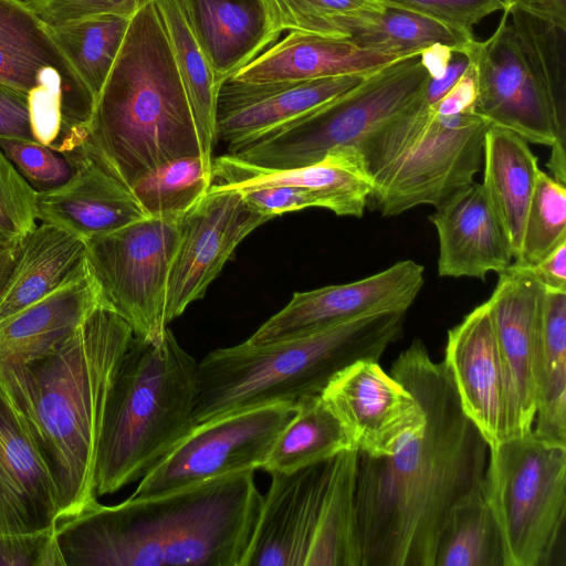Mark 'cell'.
Instances as JSON below:
<instances>
[{
	"instance_id": "obj_1",
	"label": "cell",
	"mask_w": 566,
	"mask_h": 566,
	"mask_svg": "<svg viewBox=\"0 0 566 566\" xmlns=\"http://www.w3.org/2000/svg\"><path fill=\"white\" fill-rule=\"evenodd\" d=\"M391 376L416 398L423 419L391 455L358 453L361 566H433L450 510L482 490L489 446L465 416L443 361H433L421 340L398 356Z\"/></svg>"
},
{
	"instance_id": "obj_2",
	"label": "cell",
	"mask_w": 566,
	"mask_h": 566,
	"mask_svg": "<svg viewBox=\"0 0 566 566\" xmlns=\"http://www.w3.org/2000/svg\"><path fill=\"white\" fill-rule=\"evenodd\" d=\"M263 495L254 471L60 520L64 566H242Z\"/></svg>"
},
{
	"instance_id": "obj_3",
	"label": "cell",
	"mask_w": 566,
	"mask_h": 566,
	"mask_svg": "<svg viewBox=\"0 0 566 566\" xmlns=\"http://www.w3.org/2000/svg\"><path fill=\"white\" fill-rule=\"evenodd\" d=\"M132 327L99 304L62 343L23 361L0 360V385L53 481L59 521L94 505V469L106 398Z\"/></svg>"
},
{
	"instance_id": "obj_4",
	"label": "cell",
	"mask_w": 566,
	"mask_h": 566,
	"mask_svg": "<svg viewBox=\"0 0 566 566\" xmlns=\"http://www.w3.org/2000/svg\"><path fill=\"white\" fill-rule=\"evenodd\" d=\"M80 151L129 189L163 163L201 156L188 98L153 1L130 19Z\"/></svg>"
},
{
	"instance_id": "obj_5",
	"label": "cell",
	"mask_w": 566,
	"mask_h": 566,
	"mask_svg": "<svg viewBox=\"0 0 566 566\" xmlns=\"http://www.w3.org/2000/svg\"><path fill=\"white\" fill-rule=\"evenodd\" d=\"M406 312L364 315L328 328L262 345L216 349L197 366L192 427L244 409L318 396L361 359L379 360L402 332Z\"/></svg>"
},
{
	"instance_id": "obj_6",
	"label": "cell",
	"mask_w": 566,
	"mask_h": 566,
	"mask_svg": "<svg viewBox=\"0 0 566 566\" xmlns=\"http://www.w3.org/2000/svg\"><path fill=\"white\" fill-rule=\"evenodd\" d=\"M198 363L167 328L133 336L109 388L94 469L96 496L140 480L192 428Z\"/></svg>"
},
{
	"instance_id": "obj_7",
	"label": "cell",
	"mask_w": 566,
	"mask_h": 566,
	"mask_svg": "<svg viewBox=\"0 0 566 566\" xmlns=\"http://www.w3.org/2000/svg\"><path fill=\"white\" fill-rule=\"evenodd\" d=\"M491 124L473 109L437 114L426 94L374 132L358 151L382 217L433 207L474 181Z\"/></svg>"
},
{
	"instance_id": "obj_8",
	"label": "cell",
	"mask_w": 566,
	"mask_h": 566,
	"mask_svg": "<svg viewBox=\"0 0 566 566\" xmlns=\"http://www.w3.org/2000/svg\"><path fill=\"white\" fill-rule=\"evenodd\" d=\"M358 451L272 472L242 566H361Z\"/></svg>"
},
{
	"instance_id": "obj_9",
	"label": "cell",
	"mask_w": 566,
	"mask_h": 566,
	"mask_svg": "<svg viewBox=\"0 0 566 566\" xmlns=\"http://www.w3.org/2000/svg\"><path fill=\"white\" fill-rule=\"evenodd\" d=\"M482 491L496 520L505 566H549L564 542L566 448L531 430L489 447Z\"/></svg>"
},
{
	"instance_id": "obj_10",
	"label": "cell",
	"mask_w": 566,
	"mask_h": 566,
	"mask_svg": "<svg viewBox=\"0 0 566 566\" xmlns=\"http://www.w3.org/2000/svg\"><path fill=\"white\" fill-rule=\"evenodd\" d=\"M429 82L420 53L401 57L230 155L259 167L286 169L313 165L336 148H358L371 132L420 99Z\"/></svg>"
},
{
	"instance_id": "obj_11",
	"label": "cell",
	"mask_w": 566,
	"mask_h": 566,
	"mask_svg": "<svg viewBox=\"0 0 566 566\" xmlns=\"http://www.w3.org/2000/svg\"><path fill=\"white\" fill-rule=\"evenodd\" d=\"M0 83L29 96L38 142L69 156L81 148L95 97L24 0H0Z\"/></svg>"
},
{
	"instance_id": "obj_12",
	"label": "cell",
	"mask_w": 566,
	"mask_h": 566,
	"mask_svg": "<svg viewBox=\"0 0 566 566\" xmlns=\"http://www.w3.org/2000/svg\"><path fill=\"white\" fill-rule=\"evenodd\" d=\"M181 217L146 216L86 240L85 256L105 303L150 343H160L168 328L167 280Z\"/></svg>"
},
{
	"instance_id": "obj_13",
	"label": "cell",
	"mask_w": 566,
	"mask_h": 566,
	"mask_svg": "<svg viewBox=\"0 0 566 566\" xmlns=\"http://www.w3.org/2000/svg\"><path fill=\"white\" fill-rule=\"evenodd\" d=\"M295 412V402H275L193 426L140 479L130 497H153L231 473L262 469Z\"/></svg>"
},
{
	"instance_id": "obj_14",
	"label": "cell",
	"mask_w": 566,
	"mask_h": 566,
	"mask_svg": "<svg viewBox=\"0 0 566 566\" xmlns=\"http://www.w3.org/2000/svg\"><path fill=\"white\" fill-rule=\"evenodd\" d=\"M271 219L253 208L240 190L211 184L180 220L167 280V324L203 297L239 243Z\"/></svg>"
},
{
	"instance_id": "obj_15",
	"label": "cell",
	"mask_w": 566,
	"mask_h": 566,
	"mask_svg": "<svg viewBox=\"0 0 566 566\" xmlns=\"http://www.w3.org/2000/svg\"><path fill=\"white\" fill-rule=\"evenodd\" d=\"M424 283V268L412 260L355 282L296 292L245 343L262 345L308 335L375 313L407 312Z\"/></svg>"
},
{
	"instance_id": "obj_16",
	"label": "cell",
	"mask_w": 566,
	"mask_h": 566,
	"mask_svg": "<svg viewBox=\"0 0 566 566\" xmlns=\"http://www.w3.org/2000/svg\"><path fill=\"white\" fill-rule=\"evenodd\" d=\"M507 9L502 11L490 38L472 41L462 52L474 70L473 109L491 125L506 128L527 143L552 147L555 142L553 116L520 52Z\"/></svg>"
},
{
	"instance_id": "obj_17",
	"label": "cell",
	"mask_w": 566,
	"mask_h": 566,
	"mask_svg": "<svg viewBox=\"0 0 566 566\" xmlns=\"http://www.w3.org/2000/svg\"><path fill=\"white\" fill-rule=\"evenodd\" d=\"M543 295L531 268L513 262L488 300L507 387L509 438L528 433L535 419Z\"/></svg>"
},
{
	"instance_id": "obj_18",
	"label": "cell",
	"mask_w": 566,
	"mask_h": 566,
	"mask_svg": "<svg viewBox=\"0 0 566 566\" xmlns=\"http://www.w3.org/2000/svg\"><path fill=\"white\" fill-rule=\"evenodd\" d=\"M321 397L346 428L354 448L373 458L391 455L423 419L412 394L377 360L361 359L337 373Z\"/></svg>"
},
{
	"instance_id": "obj_19",
	"label": "cell",
	"mask_w": 566,
	"mask_h": 566,
	"mask_svg": "<svg viewBox=\"0 0 566 566\" xmlns=\"http://www.w3.org/2000/svg\"><path fill=\"white\" fill-rule=\"evenodd\" d=\"M371 73L260 83L228 77L217 97V139L228 144V154L234 153L350 91Z\"/></svg>"
},
{
	"instance_id": "obj_20",
	"label": "cell",
	"mask_w": 566,
	"mask_h": 566,
	"mask_svg": "<svg viewBox=\"0 0 566 566\" xmlns=\"http://www.w3.org/2000/svg\"><path fill=\"white\" fill-rule=\"evenodd\" d=\"M443 364L465 416L488 446L506 440L507 387L488 301L448 331Z\"/></svg>"
},
{
	"instance_id": "obj_21",
	"label": "cell",
	"mask_w": 566,
	"mask_h": 566,
	"mask_svg": "<svg viewBox=\"0 0 566 566\" xmlns=\"http://www.w3.org/2000/svg\"><path fill=\"white\" fill-rule=\"evenodd\" d=\"M429 216L439 239L438 274L485 276L505 271L512 251L482 184L472 181L434 207Z\"/></svg>"
},
{
	"instance_id": "obj_22",
	"label": "cell",
	"mask_w": 566,
	"mask_h": 566,
	"mask_svg": "<svg viewBox=\"0 0 566 566\" xmlns=\"http://www.w3.org/2000/svg\"><path fill=\"white\" fill-rule=\"evenodd\" d=\"M57 522L53 481L0 385V534L52 530Z\"/></svg>"
},
{
	"instance_id": "obj_23",
	"label": "cell",
	"mask_w": 566,
	"mask_h": 566,
	"mask_svg": "<svg viewBox=\"0 0 566 566\" xmlns=\"http://www.w3.org/2000/svg\"><path fill=\"white\" fill-rule=\"evenodd\" d=\"M211 184L237 190L311 188L328 199L335 214L356 218L364 214L373 190L356 147L336 148L313 165L286 169L259 167L227 154L212 161Z\"/></svg>"
},
{
	"instance_id": "obj_24",
	"label": "cell",
	"mask_w": 566,
	"mask_h": 566,
	"mask_svg": "<svg viewBox=\"0 0 566 566\" xmlns=\"http://www.w3.org/2000/svg\"><path fill=\"white\" fill-rule=\"evenodd\" d=\"M35 213L36 220L85 240L146 217L130 189L82 151L73 176L65 184L35 193Z\"/></svg>"
},
{
	"instance_id": "obj_25",
	"label": "cell",
	"mask_w": 566,
	"mask_h": 566,
	"mask_svg": "<svg viewBox=\"0 0 566 566\" xmlns=\"http://www.w3.org/2000/svg\"><path fill=\"white\" fill-rule=\"evenodd\" d=\"M105 303L86 256L49 294L0 322V360L23 363L66 339Z\"/></svg>"
},
{
	"instance_id": "obj_26",
	"label": "cell",
	"mask_w": 566,
	"mask_h": 566,
	"mask_svg": "<svg viewBox=\"0 0 566 566\" xmlns=\"http://www.w3.org/2000/svg\"><path fill=\"white\" fill-rule=\"evenodd\" d=\"M401 57L345 39L289 31L231 77L252 83L310 81L371 73Z\"/></svg>"
},
{
	"instance_id": "obj_27",
	"label": "cell",
	"mask_w": 566,
	"mask_h": 566,
	"mask_svg": "<svg viewBox=\"0 0 566 566\" xmlns=\"http://www.w3.org/2000/svg\"><path fill=\"white\" fill-rule=\"evenodd\" d=\"M179 1L220 82L243 69L281 36L263 0Z\"/></svg>"
},
{
	"instance_id": "obj_28",
	"label": "cell",
	"mask_w": 566,
	"mask_h": 566,
	"mask_svg": "<svg viewBox=\"0 0 566 566\" xmlns=\"http://www.w3.org/2000/svg\"><path fill=\"white\" fill-rule=\"evenodd\" d=\"M482 161L481 184L516 262L521 255L525 219L539 171L537 157L520 135L491 125L484 137Z\"/></svg>"
},
{
	"instance_id": "obj_29",
	"label": "cell",
	"mask_w": 566,
	"mask_h": 566,
	"mask_svg": "<svg viewBox=\"0 0 566 566\" xmlns=\"http://www.w3.org/2000/svg\"><path fill=\"white\" fill-rule=\"evenodd\" d=\"M507 14L524 62L553 116L555 142L547 167L555 180L566 185V28L516 4Z\"/></svg>"
},
{
	"instance_id": "obj_30",
	"label": "cell",
	"mask_w": 566,
	"mask_h": 566,
	"mask_svg": "<svg viewBox=\"0 0 566 566\" xmlns=\"http://www.w3.org/2000/svg\"><path fill=\"white\" fill-rule=\"evenodd\" d=\"M86 240L43 223L22 240L11 274L0 294V322L57 287L84 258Z\"/></svg>"
},
{
	"instance_id": "obj_31",
	"label": "cell",
	"mask_w": 566,
	"mask_h": 566,
	"mask_svg": "<svg viewBox=\"0 0 566 566\" xmlns=\"http://www.w3.org/2000/svg\"><path fill=\"white\" fill-rule=\"evenodd\" d=\"M193 116L201 157L212 169L217 139L216 108L222 82L196 40L179 0H153Z\"/></svg>"
},
{
	"instance_id": "obj_32",
	"label": "cell",
	"mask_w": 566,
	"mask_h": 566,
	"mask_svg": "<svg viewBox=\"0 0 566 566\" xmlns=\"http://www.w3.org/2000/svg\"><path fill=\"white\" fill-rule=\"evenodd\" d=\"M532 431L544 443L566 448V292L544 289Z\"/></svg>"
},
{
	"instance_id": "obj_33",
	"label": "cell",
	"mask_w": 566,
	"mask_h": 566,
	"mask_svg": "<svg viewBox=\"0 0 566 566\" xmlns=\"http://www.w3.org/2000/svg\"><path fill=\"white\" fill-rule=\"evenodd\" d=\"M334 31L337 38L360 48L398 56L420 53L434 43L462 53L475 40L429 17L390 6L379 12L338 19Z\"/></svg>"
},
{
	"instance_id": "obj_34",
	"label": "cell",
	"mask_w": 566,
	"mask_h": 566,
	"mask_svg": "<svg viewBox=\"0 0 566 566\" xmlns=\"http://www.w3.org/2000/svg\"><path fill=\"white\" fill-rule=\"evenodd\" d=\"M350 449L355 448L346 428L321 395L313 396L296 402L295 415L276 438L262 469L293 472Z\"/></svg>"
},
{
	"instance_id": "obj_35",
	"label": "cell",
	"mask_w": 566,
	"mask_h": 566,
	"mask_svg": "<svg viewBox=\"0 0 566 566\" xmlns=\"http://www.w3.org/2000/svg\"><path fill=\"white\" fill-rule=\"evenodd\" d=\"M433 566H505L501 533L482 490L450 510L438 536Z\"/></svg>"
},
{
	"instance_id": "obj_36",
	"label": "cell",
	"mask_w": 566,
	"mask_h": 566,
	"mask_svg": "<svg viewBox=\"0 0 566 566\" xmlns=\"http://www.w3.org/2000/svg\"><path fill=\"white\" fill-rule=\"evenodd\" d=\"M132 17L97 14L49 25L56 44L95 97L122 49Z\"/></svg>"
},
{
	"instance_id": "obj_37",
	"label": "cell",
	"mask_w": 566,
	"mask_h": 566,
	"mask_svg": "<svg viewBox=\"0 0 566 566\" xmlns=\"http://www.w3.org/2000/svg\"><path fill=\"white\" fill-rule=\"evenodd\" d=\"M212 169L201 156L179 157L142 175L130 187L146 216L184 214L210 188Z\"/></svg>"
},
{
	"instance_id": "obj_38",
	"label": "cell",
	"mask_w": 566,
	"mask_h": 566,
	"mask_svg": "<svg viewBox=\"0 0 566 566\" xmlns=\"http://www.w3.org/2000/svg\"><path fill=\"white\" fill-rule=\"evenodd\" d=\"M566 240V185L539 169L527 210L518 261L525 266L538 263Z\"/></svg>"
},
{
	"instance_id": "obj_39",
	"label": "cell",
	"mask_w": 566,
	"mask_h": 566,
	"mask_svg": "<svg viewBox=\"0 0 566 566\" xmlns=\"http://www.w3.org/2000/svg\"><path fill=\"white\" fill-rule=\"evenodd\" d=\"M273 28L336 38L338 19L379 12L386 6L378 0H263Z\"/></svg>"
},
{
	"instance_id": "obj_40",
	"label": "cell",
	"mask_w": 566,
	"mask_h": 566,
	"mask_svg": "<svg viewBox=\"0 0 566 566\" xmlns=\"http://www.w3.org/2000/svg\"><path fill=\"white\" fill-rule=\"evenodd\" d=\"M0 149L35 193L65 184L81 154L69 156L40 142L10 138H0Z\"/></svg>"
},
{
	"instance_id": "obj_41",
	"label": "cell",
	"mask_w": 566,
	"mask_h": 566,
	"mask_svg": "<svg viewBox=\"0 0 566 566\" xmlns=\"http://www.w3.org/2000/svg\"><path fill=\"white\" fill-rule=\"evenodd\" d=\"M36 221L34 190L0 149V240H23Z\"/></svg>"
},
{
	"instance_id": "obj_42",
	"label": "cell",
	"mask_w": 566,
	"mask_h": 566,
	"mask_svg": "<svg viewBox=\"0 0 566 566\" xmlns=\"http://www.w3.org/2000/svg\"><path fill=\"white\" fill-rule=\"evenodd\" d=\"M385 6L410 10L437 20L468 36L488 15L504 11L511 0H378Z\"/></svg>"
},
{
	"instance_id": "obj_43",
	"label": "cell",
	"mask_w": 566,
	"mask_h": 566,
	"mask_svg": "<svg viewBox=\"0 0 566 566\" xmlns=\"http://www.w3.org/2000/svg\"><path fill=\"white\" fill-rule=\"evenodd\" d=\"M49 25L97 14L133 17L153 0H24Z\"/></svg>"
},
{
	"instance_id": "obj_44",
	"label": "cell",
	"mask_w": 566,
	"mask_h": 566,
	"mask_svg": "<svg viewBox=\"0 0 566 566\" xmlns=\"http://www.w3.org/2000/svg\"><path fill=\"white\" fill-rule=\"evenodd\" d=\"M0 566H64L54 528L0 534Z\"/></svg>"
},
{
	"instance_id": "obj_45",
	"label": "cell",
	"mask_w": 566,
	"mask_h": 566,
	"mask_svg": "<svg viewBox=\"0 0 566 566\" xmlns=\"http://www.w3.org/2000/svg\"><path fill=\"white\" fill-rule=\"evenodd\" d=\"M240 191L253 208L273 218L284 212L306 208H325L329 210L328 199L323 193L311 188L277 186Z\"/></svg>"
},
{
	"instance_id": "obj_46",
	"label": "cell",
	"mask_w": 566,
	"mask_h": 566,
	"mask_svg": "<svg viewBox=\"0 0 566 566\" xmlns=\"http://www.w3.org/2000/svg\"><path fill=\"white\" fill-rule=\"evenodd\" d=\"M0 138L38 142L31 126L29 96L0 83Z\"/></svg>"
},
{
	"instance_id": "obj_47",
	"label": "cell",
	"mask_w": 566,
	"mask_h": 566,
	"mask_svg": "<svg viewBox=\"0 0 566 566\" xmlns=\"http://www.w3.org/2000/svg\"><path fill=\"white\" fill-rule=\"evenodd\" d=\"M475 97L474 70L469 62L468 67L454 85L438 102L430 106L437 114L453 115L473 109Z\"/></svg>"
},
{
	"instance_id": "obj_48",
	"label": "cell",
	"mask_w": 566,
	"mask_h": 566,
	"mask_svg": "<svg viewBox=\"0 0 566 566\" xmlns=\"http://www.w3.org/2000/svg\"><path fill=\"white\" fill-rule=\"evenodd\" d=\"M530 268L545 290L566 292V240Z\"/></svg>"
},
{
	"instance_id": "obj_49",
	"label": "cell",
	"mask_w": 566,
	"mask_h": 566,
	"mask_svg": "<svg viewBox=\"0 0 566 566\" xmlns=\"http://www.w3.org/2000/svg\"><path fill=\"white\" fill-rule=\"evenodd\" d=\"M468 64L469 60L465 54L453 52L451 63L444 75L439 80H430L429 82L426 92L429 105L438 102L454 85L468 67Z\"/></svg>"
},
{
	"instance_id": "obj_50",
	"label": "cell",
	"mask_w": 566,
	"mask_h": 566,
	"mask_svg": "<svg viewBox=\"0 0 566 566\" xmlns=\"http://www.w3.org/2000/svg\"><path fill=\"white\" fill-rule=\"evenodd\" d=\"M453 49L442 43H434L420 52V62L428 72L430 80H439L447 72L452 56Z\"/></svg>"
},
{
	"instance_id": "obj_51",
	"label": "cell",
	"mask_w": 566,
	"mask_h": 566,
	"mask_svg": "<svg viewBox=\"0 0 566 566\" xmlns=\"http://www.w3.org/2000/svg\"><path fill=\"white\" fill-rule=\"evenodd\" d=\"M523 10L566 28V0H511Z\"/></svg>"
},
{
	"instance_id": "obj_52",
	"label": "cell",
	"mask_w": 566,
	"mask_h": 566,
	"mask_svg": "<svg viewBox=\"0 0 566 566\" xmlns=\"http://www.w3.org/2000/svg\"><path fill=\"white\" fill-rule=\"evenodd\" d=\"M21 241L0 240V294L15 264Z\"/></svg>"
}]
</instances>
